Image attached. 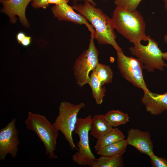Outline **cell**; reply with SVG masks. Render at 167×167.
Segmentation results:
<instances>
[{
	"instance_id": "21",
	"label": "cell",
	"mask_w": 167,
	"mask_h": 167,
	"mask_svg": "<svg viewBox=\"0 0 167 167\" xmlns=\"http://www.w3.org/2000/svg\"><path fill=\"white\" fill-rule=\"evenodd\" d=\"M142 0H115L116 6H120L129 11H133L136 8Z\"/></svg>"
},
{
	"instance_id": "13",
	"label": "cell",
	"mask_w": 167,
	"mask_h": 167,
	"mask_svg": "<svg viewBox=\"0 0 167 167\" xmlns=\"http://www.w3.org/2000/svg\"><path fill=\"white\" fill-rule=\"evenodd\" d=\"M141 102L146 111L151 114L157 115L167 110V92L162 94L144 92Z\"/></svg>"
},
{
	"instance_id": "20",
	"label": "cell",
	"mask_w": 167,
	"mask_h": 167,
	"mask_svg": "<svg viewBox=\"0 0 167 167\" xmlns=\"http://www.w3.org/2000/svg\"><path fill=\"white\" fill-rule=\"evenodd\" d=\"M92 71L103 86L112 83L113 72L109 66L99 62Z\"/></svg>"
},
{
	"instance_id": "9",
	"label": "cell",
	"mask_w": 167,
	"mask_h": 167,
	"mask_svg": "<svg viewBox=\"0 0 167 167\" xmlns=\"http://www.w3.org/2000/svg\"><path fill=\"white\" fill-rule=\"evenodd\" d=\"M16 119L13 118L4 128L0 130V161L5 160L7 154L13 158L16 156L19 141L18 131L16 127Z\"/></svg>"
},
{
	"instance_id": "25",
	"label": "cell",
	"mask_w": 167,
	"mask_h": 167,
	"mask_svg": "<svg viewBox=\"0 0 167 167\" xmlns=\"http://www.w3.org/2000/svg\"><path fill=\"white\" fill-rule=\"evenodd\" d=\"M69 2V0H48L49 4H55V5L67 3Z\"/></svg>"
},
{
	"instance_id": "15",
	"label": "cell",
	"mask_w": 167,
	"mask_h": 167,
	"mask_svg": "<svg viewBox=\"0 0 167 167\" xmlns=\"http://www.w3.org/2000/svg\"><path fill=\"white\" fill-rule=\"evenodd\" d=\"M125 138L123 134L118 128H113L110 131L97 139L94 148L95 150L97 151L103 147L121 141Z\"/></svg>"
},
{
	"instance_id": "4",
	"label": "cell",
	"mask_w": 167,
	"mask_h": 167,
	"mask_svg": "<svg viewBox=\"0 0 167 167\" xmlns=\"http://www.w3.org/2000/svg\"><path fill=\"white\" fill-rule=\"evenodd\" d=\"M147 39L148 43L146 45L141 44L134 45L129 48V50L139 60L144 69L148 71L153 72L155 69L163 71L164 67L167 68V63L163 58V53L157 42L149 36H148Z\"/></svg>"
},
{
	"instance_id": "28",
	"label": "cell",
	"mask_w": 167,
	"mask_h": 167,
	"mask_svg": "<svg viewBox=\"0 0 167 167\" xmlns=\"http://www.w3.org/2000/svg\"><path fill=\"white\" fill-rule=\"evenodd\" d=\"M80 1H83L84 2H88L95 6H96V3L93 0H72V2L74 4H75L77 3L78 2Z\"/></svg>"
},
{
	"instance_id": "29",
	"label": "cell",
	"mask_w": 167,
	"mask_h": 167,
	"mask_svg": "<svg viewBox=\"0 0 167 167\" xmlns=\"http://www.w3.org/2000/svg\"><path fill=\"white\" fill-rule=\"evenodd\" d=\"M165 3V7L167 14V0H163Z\"/></svg>"
},
{
	"instance_id": "10",
	"label": "cell",
	"mask_w": 167,
	"mask_h": 167,
	"mask_svg": "<svg viewBox=\"0 0 167 167\" xmlns=\"http://www.w3.org/2000/svg\"><path fill=\"white\" fill-rule=\"evenodd\" d=\"M73 9L72 7L67 3L55 5L51 8L54 16L60 21H70L78 24L84 25L91 33L90 36L95 39L96 32L93 25L83 15L76 13Z\"/></svg>"
},
{
	"instance_id": "2",
	"label": "cell",
	"mask_w": 167,
	"mask_h": 167,
	"mask_svg": "<svg viewBox=\"0 0 167 167\" xmlns=\"http://www.w3.org/2000/svg\"><path fill=\"white\" fill-rule=\"evenodd\" d=\"M112 19L115 29L134 45L147 41L145 22L137 10L131 11L116 6Z\"/></svg>"
},
{
	"instance_id": "8",
	"label": "cell",
	"mask_w": 167,
	"mask_h": 167,
	"mask_svg": "<svg viewBox=\"0 0 167 167\" xmlns=\"http://www.w3.org/2000/svg\"><path fill=\"white\" fill-rule=\"evenodd\" d=\"M117 66L122 77L143 92L149 90L144 80L143 66L137 58L125 55L122 50L117 51Z\"/></svg>"
},
{
	"instance_id": "26",
	"label": "cell",
	"mask_w": 167,
	"mask_h": 167,
	"mask_svg": "<svg viewBox=\"0 0 167 167\" xmlns=\"http://www.w3.org/2000/svg\"><path fill=\"white\" fill-rule=\"evenodd\" d=\"M26 36L25 33L24 32H18L16 36V40L18 43L20 44L22 41Z\"/></svg>"
},
{
	"instance_id": "17",
	"label": "cell",
	"mask_w": 167,
	"mask_h": 167,
	"mask_svg": "<svg viewBox=\"0 0 167 167\" xmlns=\"http://www.w3.org/2000/svg\"><path fill=\"white\" fill-rule=\"evenodd\" d=\"M88 84L91 88L92 96L96 104L98 105L101 104L105 96L106 90L93 71L89 76Z\"/></svg>"
},
{
	"instance_id": "12",
	"label": "cell",
	"mask_w": 167,
	"mask_h": 167,
	"mask_svg": "<svg viewBox=\"0 0 167 167\" xmlns=\"http://www.w3.org/2000/svg\"><path fill=\"white\" fill-rule=\"evenodd\" d=\"M32 0H0L3 6L1 11L8 16L11 23L15 24L16 22L15 15H17L22 24L28 27L29 24L26 17L25 11L28 5Z\"/></svg>"
},
{
	"instance_id": "11",
	"label": "cell",
	"mask_w": 167,
	"mask_h": 167,
	"mask_svg": "<svg viewBox=\"0 0 167 167\" xmlns=\"http://www.w3.org/2000/svg\"><path fill=\"white\" fill-rule=\"evenodd\" d=\"M126 139L128 145L133 147L140 152L149 157L154 154V146L149 131L130 128L127 131Z\"/></svg>"
},
{
	"instance_id": "19",
	"label": "cell",
	"mask_w": 167,
	"mask_h": 167,
	"mask_svg": "<svg viewBox=\"0 0 167 167\" xmlns=\"http://www.w3.org/2000/svg\"><path fill=\"white\" fill-rule=\"evenodd\" d=\"M104 117L113 127L126 123L129 121L128 114L119 110H112L108 111Z\"/></svg>"
},
{
	"instance_id": "1",
	"label": "cell",
	"mask_w": 167,
	"mask_h": 167,
	"mask_svg": "<svg viewBox=\"0 0 167 167\" xmlns=\"http://www.w3.org/2000/svg\"><path fill=\"white\" fill-rule=\"evenodd\" d=\"M72 7L93 25L96 34L95 39L99 44L110 45L116 51L122 50L116 41V35L112 18L88 2L74 4Z\"/></svg>"
},
{
	"instance_id": "6",
	"label": "cell",
	"mask_w": 167,
	"mask_h": 167,
	"mask_svg": "<svg viewBox=\"0 0 167 167\" xmlns=\"http://www.w3.org/2000/svg\"><path fill=\"white\" fill-rule=\"evenodd\" d=\"M92 118L91 115L84 118H78L74 131L79 136V140L77 143L78 150L72 156V160L80 165L91 167L95 158L89 144L88 134Z\"/></svg>"
},
{
	"instance_id": "3",
	"label": "cell",
	"mask_w": 167,
	"mask_h": 167,
	"mask_svg": "<svg viewBox=\"0 0 167 167\" xmlns=\"http://www.w3.org/2000/svg\"><path fill=\"white\" fill-rule=\"evenodd\" d=\"M25 122L27 128L34 131L42 142L46 154L49 155V158H57L54 152L59 131L45 116L30 111Z\"/></svg>"
},
{
	"instance_id": "27",
	"label": "cell",
	"mask_w": 167,
	"mask_h": 167,
	"mask_svg": "<svg viewBox=\"0 0 167 167\" xmlns=\"http://www.w3.org/2000/svg\"><path fill=\"white\" fill-rule=\"evenodd\" d=\"M164 40L165 42L167 44V33L164 36ZM162 57L164 60L167 61V51L162 53Z\"/></svg>"
},
{
	"instance_id": "5",
	"label": "cell",
	"mask_w": 167,
	"mask_h": 167,
	"mask_svg": "<svg viewBox=\"0 0 167 167\" xmlns=\"http://www.w3.org/2000/svg\"><path fill=\"white\" fill-rule=\"evenodd\" d=\"M85 106L81 102L75 105L66 101L61 102L59 107V114L53 124L61 131L68 142L71 148H77L74 142L72 134L74 131L80 110Z\"/></svg>"
},
{
	"instance_id": "14",
	"label": "cell",
	"mask_w": 167,
	"mask_h": 167,
	"mask_svg": "<svg viewBox=\"0 0 167 167\" xmlns=\"http://www.w3.org/2000/svg\"><path fill=\"white\" fill-rule=\"evenodd\" d=\"M105 119L104 115L97 114L92 118L89 132L94 138L99 139L113 129Z\"/></svg>"
},
{
	"instance_id": "7",
	"label": "cell",
	"mask_w": 167,
	"mask_h": 167,
	"mask_svg": "<svg viewBox=\"0 0 167 167\" xmlns=\"http://www.w3.org/2000/svg\"><path fill=\"white\" fill-rule=\"evenodd\" d=\"M94 39L90 36L88 49L77 59L73 66L76 82L81 87L88 84L90 72L92 71L99 63V52L95 45Z\"/></svg>"
},
{
	"instance_id": "16",
	"label": "cell",
	"mask_w": 167,
	"mask_h": 167,
	"mask_svg": "<svg viewBox=\"0 0 167 167\" xmlns=\"http://www.w3.org/2000/svg\"><path fill=\"white\" fill-rule=\"evenodd\" d=\"M126 139L103 147L97 151L101 156H114L122 155L128 145Z\"/></svg>"
},
{
	"instance_id": "30",
	"label": "cell",
	"mask_w": 167,
	"mask_h": 167,
	"mask_svg": "<svg viewBox=\"0 0 167 167\" xmlns=\"http://www.w3.org/2000/svg\"></svg>"
},
{
	"instance_id": "22",
	"label": "cell",
	"mask_w": 167,
	"mask_h": 167,
	"mask_svg": "<svg viewBox=\"0 0 167 167\" xmlns=\"http://www.w3.org/2000/svg\"><path fill=\"white\" fill-rule=\"evenodd\" d=\"M152 166L167 167V159L156 156L154 154L150 157Z\"/></svg>"
},
{
	"instance_id": "24",
	"label": "cell",
	"mask_w": 167,
	"mask_h": 167,
	"mask_svg": "<svg viewBox=\"0 0 167 167\" xmlns=\"http://www.w3.org/2000/svg\"><path fill=\"white\" fill-rule=\"evenodd\" d=\"M31 42V37L29 36H26L22 41L20 44L24 47H27L30 45Z\"/></svg>"
},
{
	"instance_id": "18",
	"label": "cell",
	"mask_w": 167,
	"mask_h": 167,
	"mask_svg": "<svg viewBox=\"0 0 167 167\" xmlns=\"http://www.w3.org/2000/svg\"><path fill=\"white\" fill-rule=\"evenodd\" d=\"M124 166L122 155L114 156H101L95 158L92 167H122Z\"/></svg>"
},
{
	"instance_id": "23",
	"label": "cell",
	"mask_w": 167,
	"mask_h": 167,
	"mask_svg": "<svg viewBox=\"0 0 167 167\" xmlns=\"http://www.w3.org/2000/svg\"><path fill=\"white\" fill-rule=\"evenodd\" d=\"M49 5L48 0H32V6L35 8L46 9Z\"/></svg>"
}]
</instances>
